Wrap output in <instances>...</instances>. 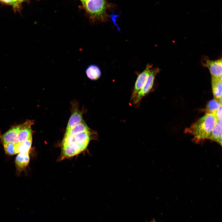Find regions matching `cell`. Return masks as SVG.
<instances>
[{"label":"cell","mask_w":222,"mask_h":222,"mask_svg":"<svg viewBox=\"0 0 222 222\" xmlns=\"http://www.w3.org/2000/svg\"><path fill=\"white\" fill-rule=\"evenodd\" d=\"M160 71V69L158 67L151 69L145 83L132 101L134 104H139L142 99L150 92L153 86L155 77Z\"/></svg>","instance_id":"obj_4"},{"label":"cell","mask_w":222,"mask_h":222,"mask_svg":"<svg viewBox=\"0 0 222 222\" xmlns=\"http://www.w3.org/2000/svg\"><path fill=\"white\" fill-rule=\"evenodd\" d=\"M221 105L219 101L214 99L209 101L205 109L206 114H214L217 109Z\"/></svg>","instance_id":"obj_16"},{"label":"cell","mask_w":222,"mask_h":222,"mask_svg":"<svg viewBox=\"0 0 222 222\" xmlns=\"http://www.w3.org/2000/svg\"><path fill=\"white\" fill-rule=\"evenodd\" d=\"M0 1L15 7H17L20 3L18 0H0Z\"/></svg>","instance_id":"obj_18"},{"label":"cell","mask_w":222,"mask_h":222,"mask_svg":"<svg viewBox=\"0 0 222 222\" xmlns=\"http://www.w3.org/2000/svg\"><path fill=\"white\" fill-rule=\"evenodd\" d=\"M152 64H147L145 70L138 74L136 80L133 90L131 96V100L132 101L137 94L142 89L148 77Z\"/></svg>","instance_id":"obj_5"},{"label":"cell","mask_w":222,"mask_h":222,"mask_svg":"<svg viewBox=\"0 0 222 222\" xmlns=\"http://www.w3.org/2000/svg\"><path fill=\"white\" fill-rule=\"evenodd\" d=\"M152 222H155V221H153Z\"/></svg>","instance_id":"obj_22"},{"label":"cell","mask_w":222,"mask_h":222,"mask_svg":"<svg viewBox=\"0 0 222 222\" xmlns=\"http://www.w3.org/2000/svg\"><path fill=\"white\" fill-rule=\"evenodd\" d=\"M208 139L214 141L222 145V120H217Z\"/></svg>","instance_id":"obj_10"},{"label":"cell","mask_w":222,"mask_h":222,"mask_svg":"<svg viewBox=\"0 0 222 222\" xmlns=\"http://www.w3.org/2000/svg\"><path fill=\"white\" fill-rule=\"evenodd\" d=\"M33 123V121L27 120L21 124V128L18 138V143L20 144L32 136L31 125Z\"/></svg>","instance_id":"obj_8"},{"label":"cell","mask_w":222,"mask_h":222,"mask_svg":"<svg viewBox=\"0 0 222 222\" xmlns=\"http://www.w3.org/2000/svg\"><path fill=\"white\" fill-rule=\"evenodd\" d=\"M89 130L74 135H64L62 142V158H68L77 155L87 148L90 140Z\"/></svg>","instance_id":"obj_1"},{"label":"cell","mask_w":222,"mask_h":222,"mask_svg":"<svg viewBox=\"0 0 222 222\" xmlns=\"http://www.w3.org/2000/svg\"><path fill=\"white\" fill-rule=\"evenodd\" d=\"M29 161V153H19L16 158L15 162L18 168L23 169L27 166Z\"/></svg>","instance_id":"obj_13"},{"label":"cell","mask_w":222,"mask_h":222,"mask_svg":"<svg viewBox=\"0 0 222 222\" xmlns=\"http://www.w3.org/2000/svg\"><path fill=\"white\" fill-rule=\"evenodd\" d=\"M204 65L208 68L212 76L217 77L222 76L221 59L215 60H206Z\"/></svg>","instance_id":"obj_7"},{"label":"cell","mask_w":222,"mask_h":222,"mask_svg":"<svg viewBox=\"0 0 222 222\" xmlns=\"http://www.w3.org/2000/svg\"><path fill=\"white\" fill-rule=\"evenodd\" d=\"M83 121L81 113L77 109H75L70 117L66 131L68 130Z\"/></svg>","instance_id":"obj_12"},{"label":"cell","mask_w":222,"mask_h":222,"mask_svg":"<svg viewBox=\"0 0 222 222\" xmlns=\"http://www.w3.org/2000/svg\"><path fill=\"white\" fill-rule=\"evenodd\" d=\"M82 4L92 23L107 21L109 16L107 10L114 6L108 0H85Z\"/></svg>","instance_id":"obj_2"},{"label":"cell","mask_w":222,"mask_h":222,"mask_svg":"<svg viewBox=\"0 0 222 222\" xmlns=\"http://www.w3.org/2000/svg\"><path fill=\"white\" fill-rule=\"evenodd\" d=\"M21 128V124L13 126L3 134L0 135L3 144L18 143V138Z\"/></svg>","instance_id":"obj_6"},{"label":"cell","mask_w":222,"mask_h":222,"mask_svg":"<svg viewBox=\"0 0 222 222\" xmlns=\"http://www.w3.org/2000/svg\"><path fill=\"white\" fill-rule=\"evenodd\" d=\"M89 130V128L83 121L68 130L66 131L65 135H74Z\"/></svg>","instance_id":"obj_14"},{"label":"cell","mask_w":222,"mask_h":222,"mask_svg":"<svg viewBox=\"0 0 222 222\" xmlns=\"http://www.w3.org/2000/svg\"><path fill=\"white\" fill-rule=\"evenodd\" d=\"M18 0L21 3V2H22L24 0Z\"/></svg>","instance_id":"obj_20"},{"label":"cell","mask_w":222,"mask_h":222,"mask_svg":"<svg viewBox=\"0 0 222 222\" xmlns=\"http://www.w3.org/2000/svg\"><path fill=\"white\" fill-rule=\"evenodd\" d=\"M85 73L87 77L92 80H97L101 75V72L99 67L95 64L89 65L86 68Z\"/></svg>","instance_id":"obj_11"},{"label":"cell","mask_w":222,"mask_h":222,"mask_svg":"<svg viewBox=\"0 0 222 222\" xmlns=\"http://www.w3.org/2000/svg\"><path fill=\"white\" fill-rule=\"evenodd\" d=\"M32 136L20 144H17L18 153H29L32 143Z\"/></svg>","instance_id":"obj_15"},{"label":"cell","mask_w":222,"mask_h":222,"mask_svg":"<svg viewBox=\"0 0 222 222\" xmlns=\"http://www.w3.org/2000/svg\"><path fill=\"white\" fill-rule=\"evenodd\" d=\"M80 0L81 1V2L82 3V2H84V1L85 0Z\"/></svg>","instance_id":"obj_21"},{"label":"cell","mask_w":222,"mask_h":222,"mask_svg":"<svg viewBox=\"0 0 222 222\" xmlns=\"http://www.w3.org/2000/svg\"><path fill=\"white\" fill-rule=\"evenodd\" d=\"M217 121L214 114H206L186 131L197 141L208 139Z\"/></svg>","instance_id":"obj_3"},{"label":"cell","mask_w":222,"mask_h":222,"mask_svg":"<svg viewBox=\"0 0 222 222\" xmlns=\"http://www.w3.org/2000/svg\"><path fill=\"white\" fill-rule=\"evenodd\" d=\"M214 114L217 120H222V105L217 109Z\"/></svg>","instance_id":"obj_19"},{"label":"cell","mask_w":222,"mask_h":222,"mask_svg":"<svg viewBox=\"0 0 222 222\" xmlns=\"http://www.w3.org/2000/svg\"><path fill=\"white\" fill-rule=\"evenodd\" d=\"M212 88L215 99L222 102V76L217 77L212 76Z\"/></svg>","instance_id":"obj_9"},{"label":"cell","mask_w":222,"mask_h":222,"mask_svg":"<svg viewBox=\"0 0 222 222\" xmlns=\"http://www.w3.org/2000/svg\"><path fill=\"white\" fill-rule=\"evenodd\" d=\"M17 144L10 143L3 144L6 153L11 155L18 153L17 149Z\"/></svg>","instance_id":"obj_17"}]
</instances>
